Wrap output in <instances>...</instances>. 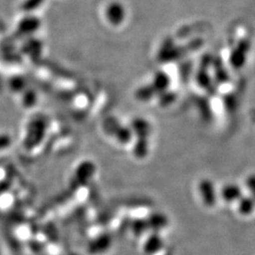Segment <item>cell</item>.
<instances>
[{
	"label": "cell",
	"mask_w": 255,
	"mask_h": 255,
	"mask_svg": "<svg viewBox=\"0 0 255 255\" xmlns=\"http://www.w3.org/2000/svg\"><path fill=\"white\" fill-rule=\"evenodd\" d=\"M11 88L14 91L24 92L25 91V82H24L23 80H21V79L15 78L11 82Z\"/></svg>",
	"instance_id": "cell-16"
},
{
	"label": "cell",
	"mask_w": 255,
	"mask_h": 255,
	"mask_svg": "<svg viewBox=\"0 0 255 255\" xmlns=\"http://www.w3.org/2000/svg\"><path fill=\"white\" fill-rule=\"evenodd\" d=\"M221 197L226 202L238 201L242 197V190L237 184L230 183L222 188Z\"/></svg>",
	"instance_id": "cell-8"
},
{
	"label": "cell",
	"mask_w": 255,
	"mask_h": 255,
	"mask_svg": "<svg viewBox=\"0 0 255 255\" xmlns=\"http://www.w3.org/2000/svg\"><path fill=\"white\" fill-rule=\"evenodd\" d=\"M247 187L249 191L251 192V197L255 201V174H253L248 177L246 181Z\"/></svg>",
	"instance_id": "cell-15"
},
{
	"label": "cell",
	"mask_w": 255,
	"mask_h": 255,
	"mask_svg": "<svg viewBox=\"0 0 255 255\" xmlns=\"http://www.w3.org/2000/svg\"><path fill=\"white\" fill-rule=\"evenodd\" d=\"M27 14L29 15L21 19L17 26V33L21 36H31L41 26L40 19L37 18L34 15H31L30 13Z\"/></svg>",
	"instance_id": "cell-5"
},
{
	"label": "cell",
	"mask_w": 255,
	"mask_h": 255,
	"mask_svg": "<svg viewBox=\"0 0 255 255\" xmlns=\"http://www.w3.org/2000/svg\"><path fill=\"white\" fill-rule=\"evenodd\" d=\"M95 172L96 166L90 161H84L79 164L70 178L67 193L65 195H73L75 192L79 191L81 188L86 186L91 181Z\"/></svg>",
	"instance_id": "cell-1"
},
{
	"label": "cell",
	"mask_w": 255,
	"mask_h": 255,
	"mask_svg": "<svg viewBox=\"0 0 255 255\" xmlns=\"http://www.w3.org/2000/svg\"><path fill=\"white\" fill-rule=\"evenodd\" d=\"M12 139L9 133H0V151L5 150L11 146Z\"/></svg>",
	"instance_id": "cell-14"
},
{
	"label": "cell",
	"mask_w": 255,
	"mask_h": 255,
	"mask_svg": "<svg viewBox=\"0 0 255 255\" xmlns=\"http://www.w3.org/2000/svg\"><path fill=\"white\" fill-rule=\"evenodd\" d=\"M130 230L136 237H141L146 231H148V225L145 219H135L130 222Z\"/></svg>",
	"instance_id": "cell-10"
},
{
	"label": "cell",
	"mask_w": 255,
	"mask_h": 255,
	"mask_svg": "<svg viewBox=\"0 0 255 255\" xmlns=\"http://www.w3.org/2000/svg\"><path fill=\"white\" fill-rule=\"evenodd\" d=\"M114 242V237L110 232H104L89 242L87 252L91 255H101L108 252Z\"/></svg>",
	"instance_id": "cell-3"
},
{
	"label": "cell",
	"mask_w": 255,
	"mask_h": 255,
	"mask_svg": "<svg viewBox=\"0 0 255 255\" xmlns=\"http://www.w3.org/2000/svg\"><path fill=\"white\" fill-rule=\"evenodd\" d=\"M146 222L149 230H151L153 233H158L159 231L167 227L168 218L161 212H153L147 217Z\"/></svg>",
	"instance_id": "cell-6"
},
{
	"label": "cell",
	"mask_w": 255,
	"mask_h": 255,
	"mask_svg": "<svg viewBox=\"0 0 255 255\" xmlns=\"http://www.w3.org/2000/svg\"><path fill=\"white\" fill-rule=\"evenodd\" d=\"M46 122L41 119L31 120L27 128V134L25 138V146L32 149L38 146L46 134Z\"/></svg>",
	"instance_id": "cell-2"
},
{
	"label": "cell",
	"mask_w": 255,
	"mask_h": 255,
	"mask_svg": "<svg viewBox=\"0 0 255 255\" xmlns=\"http://www.w3.org/2000/svg\"><path fill=\"white\" fill-rule=\"evenodd\" d=\"M255 201L251 196H242L238 201V211L243 216H249L254 213Z\"/></svg>",
	"instance_id": "cell-9"
},
{
	"label": "cell",
	"mask_w": 255,
	"mask_h": 255,
	"mask_svg": "<svg viewBox=\"0 0 255 255\" xmlns=\"http://www.w3.org/2000/svg\"><path fill=\"white\" fill-rule=\"evenodd\" d=\"M164 247L163 238L158 233H153L149 237L144 244V252L147 255H153L159 253Z\"/></svg>",
	"instance_id": "cell-7"
},
{
	"label": "cell",
	"mask_w": 255,
	"mask_h": 255,
	"mask_svg": "<svg viewBox=\"0 0 255 255\" xmlns=\"http://www.w3.org/2000/svg\"><path fill=\"white\" fill-rule=\"evenodd\" d=\"M126 206L130 207H140V206H149L151 205V202L145 198H132V199H127L126 201L122 203Z\"/></svg>",
	"instance_id": "cell-12"
},
{
	"label": "cell",
	"mask_w": 255,
	"mask_h": 255,
	"mask_svg": "<svg viewBox=\"0 0 255 255\" xmlns=\"http://www.w3.org/2000/svg\"><path fill=\"white\" fill-rule=\"evenodd\" d=\"M38 101L36 93L33 90H27L24 92L23 97H22V104L27 107V108H31L36 105V102Z\"/></svg>",
	"instance_id": "cell-11"
},
{
	"label": "cell",
	"mask_w": 255,
	"mask_h": 255,
	"mask_svg": "<svg viewBox=\"0 0 255 255\" xmlns=\"http://www.w3.org/2000/svg\"><path fill=\"white\" fill-rule=\"evenodd\" d=\"M0 255H1V249H0Z\"/></svg>",
	"instance_id": "cell-17"
},
{
	"label": "cell",
	"mask_w": 255,
	"mask_h": 255,
	"mask_svg": "<svg viewBox=\"0 0 255 255\" xmlns=\"http://www.w3.org/2000/svg\"><path fill=\"white\" fill-rule=\"evenodd\" d=\"M43 2L44 0H26L22 5V9L26 12L32 11L38 9L43 4Z\"/></svg>",
	"instance_id": "cell-13"
},
{
	"label": "cell",
	"mask_w": 255,
	"mask_h": 255,
	"mask_svg": "<svg viewBox=\"0 0 255 255\" xmlns=\"http://www.w3.org/2000/svg\"><path fill=\"white\" fill-rule=\"evenodd\" d=\"M201 198L204 205L207 207H214L217 203V192L215 184L210 180H202L199 185Z\"/></svg>",
	"instance_id": "cell-4"
}]
</instances>
